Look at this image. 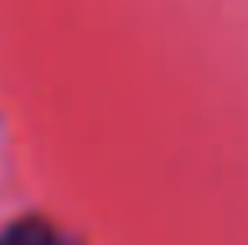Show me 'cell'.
Wrapping results in <instances>:
<instances>
[{"label": "cell", "instance_id": "obj_1", "mask_svg": "<svg viewBox=\"0 0 248 245\" xmlns=\"http://www.w3.org/2000/svg\"><path fill=\"white\" fill-rule=\"evenodd\" d=\"M0 245H76V242L62 234L58 227H50L47 220L25 216V220H15L11 227H4Z\"/></svg>", "mask_w": 248, "mask_h": 245}]
</instances>
